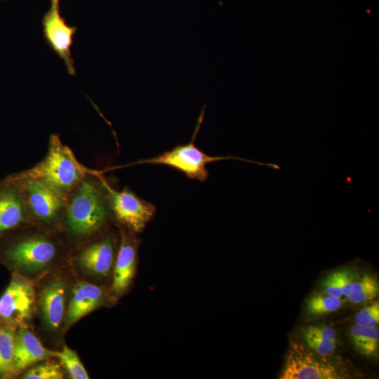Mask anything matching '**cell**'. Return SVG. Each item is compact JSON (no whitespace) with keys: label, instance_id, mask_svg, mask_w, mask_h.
Listing matches in <instances>:
<instances>
[{"label":"cell","instance_id":"cell-1","mask_svg":"<svg viewBox=\"0 0 379 379\" xmlns=\"http://www.w3.org/2000/svg\"><path fill=\"white\" fill-rule=\"evenodd\" d=\"M106 180L89 173L67 196L58 234L74 248L106 232L114 222Z\"/></svg>","mask_w":379,"mask_h":379},{"label":"cell","instance_id":"cell-2","mask_svg":"<svg viewBox=\"0 0 379 379\" xmlns=\"http://www.w3.org/2000/svg\"><path fill=\"white\" fill-rule=\"evenodd\" d=\"M2 239L3 253L13 266L29 274L42 272L66 253L67 244L57 232L34 225L20 229Z\"/></svg>","mask_w":379,"mask_h":379},{"label":"cell","instance_id":"cell-3","mask_svg":"<svg viewBox=\"0 0 379 379\" xmlns=\"http://www.w3.org/2000/svg\"><path fill=\"white\" fill-rule=\"evenodd\" d=\"M91 171L77 160L58 135L51 134L44 157L36 165L19 173L39 179L67 195Z\"/></svg>","mask_w":379,"mask_h":379},{"label":"cell","instance_id":"cell-4","mask_svg":"<svg viewBox=\"0 0 379 379\" xmlns=\"http://www.w3.org/2000/svg\"><path fill=\"white\" fill-rule=\"evenodd\" d=\"M8 175L23 194L32 225L58 233L67 195L39 179L23 176L19 172Z\"/></svg>","mask_w":379,"mask_h":379},{"label":"cell","instance_id":"cell-5","mask_svg":"<svg viewBox=\"0 0 379 379\" xmlns=\"http://www.w3.org/2000/svg\"><path fill=\"white\" fill-rule=\"evenodd\" d=\"M204 109L201 111L192 140L186 144L178 145L157 157L139 161L138 164H162L185 173L191 179L205 181L208 177L206 166L208 164L225 159H238L244 161L265 165L264 163L257 162L233 156H210L199 149L194 141L203 122Z\"/></svg>","mask_w":379,"mask_h":379},{"label":"cell","instance_id":"cell-6","mask_svg":"<svg viewBox=\"0 0 379 379\" xmlns=\"http://www.w3.org/2000/svg\"><path fill=\"white\" fill-rule=\"evenodd\" d=\"M105 184L114 221L133 233L141 232L154 215L155 206L141 199L128 186L119 191L107 181Z\"/></svg>","mask_w":379,"mask_h":379},{"label":"cell","instance_id":"cell-7","mask_svg":"<svg viewBox=\"0 0 379 379\" xmlns=\"http://www.w3.org/2000/svg\"><path fill=\"white\" fill-rule=\"evenodd\" d=\"M119 243L117 237L107 231L74 247L73 259L88 274L106 277L114 267Z\"/></svg>","mask_w":379,"mask_h":379},{"label":"cell","instance_id":"cell-8","mask_svg":"<svg viewBox=\"0 0 379 379\" xmlns=\"http://www.w3.org/2000/svg\"><path fill=\"white\" fill-rule=\"evenodd\" d=\"M36 298L31 281L15 274L0 297V320L10 324H25L32 317Z\"/></svg>","mask_w":379,"mask_h":379},{"label":"cell","instance_id":"cell-9","mask_svg":"<svg viewBox=\"0 0 379 379\" xmlns=\"http://www.w3.org/2000/svg\"><path fill=\"white\" fill-rule=\"evenodd\" d=\"M41 23L48 45L63 60L68 73L74 76L76 69L71 48L77 27L67 25L61 16L60 0H51L50 8L44 15Z\"/></svg>","mask_w":379,"mask_h":379},{"label":"cell","instance_id":"cell-10","mask_svg":"<svg viewBox=\"0 0 379 379\" xmlns=\"http://www.w3.org/2000/svg\"><path fill=\"white\" fill-rule=\"evenodd\" d=\"M29 225L32 224L23 194L8 175L0 179V240Z\"/></svg>","mask_w":379,"mask_h":379},{"label":"cell","instance_id":"cell-11","mask_svg":"<svg viewBox=\"0 0 379 379\" xmlns=\"http://www.w3.org/2000/svg\"><path fill=\"white\" fill-rule=\"evenodd\" d=\"M340 371L332 364L322 362L302 347L295 345L290 350L281 379H338Z\"/></svg>","mask_w":379,"mask_h":379},{"label":"cell","instance_id":"cell-12","mask_svg":"<svg viewBox=\"0 0 379 379\" xmlns=\"http://www.w3.org/2000/svg\"><path fill=\"white\" fill-rule=\"evenodd\" d=\"M119 227L120 239L113 267L112 291L114 295L120 296L129 288L135 275L138 241L133 232Z\"/></svg>","mask_w":379,"mask_h":379},{"label":"cell","instance_id":"cell-13","mask_svg":"<svg viewBox=\"0 0 379 379\" xmlns=\"http://www.w3.org/2000/svg\"><path fill=\"white\" fill-rule=\"evenodd\" d=\"M67 286L59 277L46 281L40 288L37 300L46 327L58 330L64 322L67 310Z\"/></svg>","mask_w":379,"mask_h":379},{"label":"cell","instance_id":"cell-14","mask_svg":"<svg viewBox=\"0 0 379 379\" xmlns=\"http://www.w3.org/2000/svg\"><path fill=\"white\" fill-rule=\"evenodd\" d=\"M105 291L99 286L80 281L74 286L67 303L64 325L69 328L80 319L103 305Z\"/></svg>","mask_w":379,"mask_h":379},{"label":"cell","instance_id":"cell-15","mask_svg":"<svg viewBox=\"0 0 379 379\" xmlns=\"http://www.w3.org/2000/svg\"><path fill=\"white\" fill-rule=\"evenodd\" d=\"M55 357V352L46 349L27 328L21 326L15 331V366L16 372Z\"/></svg>","mask_w":379,"mask_h":379},{"label":"cell","instance_id":"cell-16","mask_svg":"<svg viewBox=\"0 0 379 379\" xmlns=\"http://www.w3.org/2000/svg\"><path fill=\"white\" fill-rule=\"evenodd\" d=\"M354 347L365 356L375 355L379 347V329L377 326H364L354 324L350 329Z\"/></svg>","mask_w":379,"mask_h":379},{"label":"cell","instance_id":"cell-17","mask_svg":"<svg viewBox=\"0 0 379 379\" xmlns=\"http://www.w3.org/2000/svg\"><path fill=\"white\" fill-rule=\"evenodd\" d=\"M15 338L13 328L0 329V376L8 377L17 373L14 359Z\"/></svg>","mask_w":379,"mask_h":379},{"label":"cell","instance_id":"cell-18","mask_svg":"<svg viewBox=\"0 0 379 379\" xmlns=\"http://www.w3.org/2000/svg\"><path fill=\"white\" fill-rule=\"evenodd\" d=\"M379 293L377 279L371 274H364L357 281L353 282L348 300L353 304L366 302L375 298Z\"/></svg>","mask_w":379,"mask_h":379},{"label":"cell","instance_id":"cell-19","mask_svg":"<svg viewBox=\"0 0 379 379\" xmlns=\"http://www.w3.org/2000/svg\"><path fill=\"white\" fill-rule=\"evenodd\" d=\"M58 357L72 379H88V374L75 351L64 345L60 352H55Z\"/></svg>","mask_w":379,"mask_h":379},{"label":"cell","instance_id":"cell-20","mask_svg":"<svg viewBox=\"0 0 379 379\" xmlns=\"http://www.w3.org/2000/svg\"><path fill=\"white\" fill-rule=\"evenodd\" d=\"M342 305L340 298L328 295H314L307 301L308 312L313 315H321L338 310Z\"/></svg>","mask_w":379,"mask_h":379},{"label":"cell","instance_id":"cell-21","mask_svg":"<svg viewBox=\"0 0 379 379\" xmlns=\"http://www.w3.org/2000/svg\"><path fill=\"white\" fill-rule=\"evenodd\" d=\"M24 379H62L60 366L54 361H46L29 368L22 377Z\"/></svg>","mask_w":379,"mask_h":379},{"label":"cell","instance_id":"cell-22","mask_svg":"<svg viewBox=\"0 0 379 379\" xmlns=\"http://www.w3.org/2000/svg\"><path fill=\"white\" fill-rule=\"evenodd\" d=\"M302 334L307 345L314 352L324 357L328 356L334 352L335 343L310 335Z\"/></svg>","mask_w":379,"mask_h":379},{"label":"cell","instance_id":"cell-23","mask_svg":"<svg viewBox=\"0 0 379 379\" xmlns=\"http://www.w3.org/2000/svg\"><path fill=\"white\" fill-rule=\"evenodd\" d=\"M355 324L364 326H378L379 323V303L375 302L362 308L355 315Z\"/></svg>","mask_w":379,"mask_h":379},{"label":"cell","instance_id":"cell-24","mask_svg":"<svg viewBox=\"0 0 379 379\" xmlns=\"http://www.w3.org/2000/svg\"><path fill=\"white\" fill-rule=\"evenodd\" d=\"M340 272V270L335 271L328 275L324 281L322 286L326 295L338 298L343 296Z\"/></svg>","mask_w":379,"mask_h":379},{"label":"cell","instance_id":"cell-25","mask_svg":"<svg viewBox=\"0 0 379 379\" xmlns=\"http://www.w3.org/2000/svg\"><path fill=\"white\" fill-rule=\"evenodd\" d=\"M302 333L330 340L335 344L337 342L335 331L326 326H309L302 331Z\"/></svg>","mask_w":379,"mask_h":379},{"label":"cell","instance_id":"cell-26","mask_svg":"<svg viewBox=\"0 0 379 379\" xmlns=\"http://www.w3.org/2000/svg\"><path fill=\"white\" fill-rule=\"evenodd\" d=\"M340 272V281L343 295L347 297L351 292L353 284L352 274L347 270H341Z\"/></svg>","mask_w":379,"mask_h":379},{"label":"cell","instance_id":"cell-27","mask_svg":"<svg viewBox=\"0 0 379 379\" xmlns=\"http://www.w3.org/2000/svg\"><path fill=\"white\" fill-rule=\"evenodd\" d=\"M1 326H0V329H1Z\"/></svg>","mask_w":379,"mask_h":379},{"label":"cell","instance_id":"cell-28","mask_svg":"<svg viewBox=\"0 0 379 379\" xmlns=\"http://www.w3.org/2000/svg\"><path fill=\"white\" fill-rule=\"evenodd\" d=\"M0 1H1V0H0Z\"/></svg>","mask_w":379,"mask_h":379}]
</instances>
